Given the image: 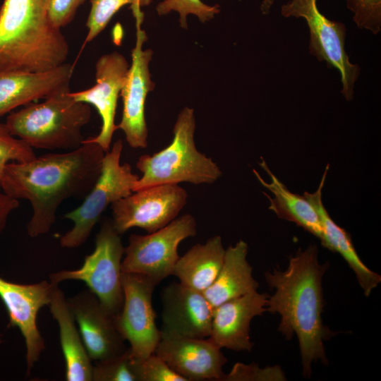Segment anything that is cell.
Masks as SVG:
<instances>
[{
	"label": "cell",
	"instance_id": "obj_33",
	"mask_svg": "<svg viewBox=\"0 0 381 381\" xmlns=\"http://www.w3.org/2000/svg\"><path fill=\"white\" fill-rule=\"evenodd\" d=\"M19 206L18 200L0 190V234L4 231L8 217Z\"/></svg>",
	"mask_w": 381,
	"mask_h": 381
},
{
	"label": "cell",
	"instance_id": "obj_30",
	"mask_svg": "<svg viewBox=\"0 0 381 381\" xmlns=\"http://www.w3.org/2000/svg\"><path fill=\"white\" fill-rule=\"evenodd\" d=\"M135 359L138 381H187L155 353Z\"/></svg>",
	"mask_w": 381,
	"mask_h": 381
},
{
	"label": "cell",
	"instance_id": "obj_6",
	"mask_svg": "<svg viewBox=\"0 0 381 381\" xmlns=\"http://www.w3.org/2000/svg\"><path fill=\"white\" fill-rule=\"evenodd\" d=\"M123 147L122 140L119 139L105 152L100 174L93 187L80 206L64 215L73 222V226L60 238L62 247L74 248L83 245L106 209L133 192L139 177L133 173L128 163L121 164Z\"/></svg>",
	"mask_w": 381,
	"mask_h": 381
},
{
	"label": "cell",
	"instance_id": "obj_12",
	"mask_svg": "<svg viewBox=\"0 0 381 381\" xmlns=\"http://www.w3.org/2000/svg\"><path fill=\"white\" fill-rule=\"evenodd\" d=\"M136 41L131 51V64L126 76L120 97L123 112L116 129L121 130L126 140L133 148L147 146V126L145 119V102L148 93L155 87L149 65L153 52L143 49L147 35L140 25H136Z\"/></svg>",
	"mask_w": 381,
	"mask_h": 381
},
{
	"label": "cell",
	"instance_id": "obj_4",
	"mask_svg": "<svg viewBox=\"0 0 381 381\" xmlns=\"http://www.w3.org/2000/svg\"><path fill=\"white\" fill-rule=\"evenodd\" d=\"M66 86L40 103H30L6 117L13 136L32 148L73 150L85 140L82 128L91 118L90 104L75 100Z\"/></svg>",
	"mask_w": 381,
	"mask_h": 381
},
{
	"label": "cell",
	"instance_id": "obj_2",
	"mask_svg": "<svg viewBox=\"0 0 381 381\" xmlns=\"http://www.w3.org/2000/svg\"><path fill=\"white\" fill-rule=\"evenodd\" d=\"M318 255L317 246L310 245L291 257L285 270L274 269L265 274L267 283L274 289L266 310L279 315L278 330L285 339L297 337L306 378L311 376L313 363L328 365L324 341L334 335L322 318V282L329 262L320 264Z\"/></svg>",
	"mask_w": 381,
	"mask_h": 381
},
{
	"label": "cell",
	"instance_id": "obj_29",
	"mask_svg": "<svg viewBox=\"0 0 381 381\" xmlns=\"http://www.w3.org/2000/svg\"><path fill=\"white\" fill-rule=\"evenodd\" d=\"M353 13V21L360 29L377 35L381 31V0H345Z\"/></svg>",
	"mask_w": 381,
	"mask_h": 381
},
{
	"label": "cell",
	"instance_id": "obj_31",
	"mask_svg": "<svg viewBox=\"0 0 381 381\" xmlns=\"http://www.w3.org/2000/svg\"><path fill=\"white\" fill-rule=\"evenodd\" d=\"M286 377L279 366L260 368L255 363L246 365L236 363L223 381L285 380Z\"/></svg>",
	"mask_w": 381,
	"mask_h": 381
},
{
	"label": "cell",
	"instance_id": "obj_8",
	"mask_svg": "<svg viewBox=\"0 0 381 381\" xmlns=\"http://www.w3.org/2000/svg\"><path fill=\"white\" fill-rule=\"evenodd\" d=\"M196 234L195 218L186 214L147 235L131 234L124 250L122 272L144 275L159 284L173 275L181 242Z\"/></svg>",
	"mask_w": 381,
	"mask_h": 381
},
{
	"label": "cell",
	"instance_id": "obj_16",
	"mask_svg": "<svg viewBox=\"0 0 381 381\" xmlns=\"http://www.w3.org/2000/svg\"><path fill=\"white\" fill-rule=\"evenodd\" d=\"M163 337L208 338L214 308L202 292L174 282L162 293Z\"/></svg>",
	"mask_w": 381,
	"mask_h": 381
},
{
	"label": "cell",
	"instance_id": "obj_9",
	"mask_svg": "<svg viewBox=\"0 0 381 381\" xmlns=\"http://www.w3.org/2000/svg\"><path fill=\"white\" fill-rule=\"evenodd\" d=\"M281 14L284 18H302L306 20L310 33V54L339 71L341 94L347 101L351 100L361 69L351 62L346 52L345 25L326 18L319 11L317 0H290L281 6Z\"/></svg>",
	"mask_w": 381,
	"mask_h": 381
},
{
	"label": "cell",
	"instance_id": "obj_28",
	"mask_svg": "<svg viewBox=\"0 0 381 381\" xmlns=\"http://www.w3.org/2000/svg\"><path fill=\"white\" fill-rule=\"evenodd\" d=\"M35 157L30 146L11 135L5 123H0V182L8 163L27 162Z\"/></svg>",
	"mask_w": 381,
	"mask_h": 381
},
{
	"label": "cell",
	"instance_id": "obj_18",
	"mask_svg": "<svg viewBox=\"0 0 381 381\" xmlns=\"http://www.w3.org/2000/svg\"><path fill=\"white\" fill-rule=\"evenodd\" d=\"M269 296L267 293L253 291L214 308L208 338L220 349L250 351L253 346L250 322L267 311Z\"/></svg>",
	"mask_w": 381,
	"mask_h": 381
},
{
	"label": "cell",
	"instance_id": "obj_13",
	"mask_svg": "<svg viewBox=\"0 0 381 381\" xmlns=\"http://www.w3.org/2000/svg\"><path fill=\"white\" fill-rule=\"evenodd\" d=\"M53 287L51 282L22 284L0 276V298L6 308L9 325L18 327L25 340L28 374L45 349L37 319L40 310L49 306Z\"/></svg>",
	"mask_w": 381,
	"mask_h": 381
},
{
	"label": "cell",
	"instance_id": "obj_17",
	"mask_svg": "<svg viewBox=\"0 0 381 381\" xmlns=\"http://www.w3.org/2000/svg\"><path fill=\"white\" fill-rule=\"evenodd\" d=\"M209 338L163 337L155 353L187 381L222 380L227 359Z\"/></svg>",
	"mask_w": 381,
	"mask_h": 381
},
{
	"label": "cell",
	"instance_id": "obj_35",
	"mask_svg": "<svg viewBox=\"0 0 381 381\" xmlns=\"http://www.w3.org/2000/svg\"><path fill=\"white\" fill-rule=\"evenodd\" d=\"M49 1H50V0H43L44 4H45V6H46V7H47V5H48Z\"/></svg>",
	"mask_w": 381,
	"mask_h": 381
},
{
	"label": "cell",
	"instance_id": "obj_26",
	"mask_svg": "<svg viewBox=\"0 0 381 381\" xmlns=\"http://www.w3.org/2000/svg\"><path fill=\"white\" fill-rule=\"evenodd\" d=\"M94 381H138L135 359L130 348L106 360L95 362L92 368Z\"/></svg>",
	"mask_w": 381,
	"mask_h": 381
},
{
	"label": "cell",
	"instance_id": "obj_24",
	"mask_svg": "<svg viewBox=\"0 0 381 381\" xmlns=\"http://www.w3.org/2000/svg\"><path fill=\"white\" fill-rule=\"evenodd\" d=\"M259 164L271 179L270 183L266 182L256 170H253L258 180L274 195L273 198H270L267 193H264L269 199L270 210L273 211L279 218L295 223L321 240L322 226L320 217L313 206L304 196L291 192L273 174L262 158Z\"/></svg>",
	"mask_w": 381,
	"mask_h": 381
},
{
	"label": "cell",
	"instance_id": "obj_10",
	"mask_svg": "<svg viewBox=\"0 0 381 381\" xmlns=\"http://www.w3.org/2000/svg\"><path fill=\"white\" fill-rule=\"evenodd\" d=\"M186 190L179 184H160L139 189L114 202L112 224L123 234L133 227L148 234L165 226L186 205Z\"/></svg>",
	"mask_w": 381,
	"mask_h": 381
},
{
	"label": "cell",
	"instance_id": "obj_34",
	"mask_svg": "<svg viewBox=\"0 0 381 381\" xmlns=\"http://www.w3.org/2000/svg\"><path fill=\"white\" fill-rule=\"evenodd\" d=\"M274 0H262L260 5V11L264 15L270 13Z\"/></svg>",
	"mask_w": 381,
	"mask_h": 381
},
{
	"label": "cell",
	"instance_id": "obj_19",
	"mask_svg": "<svg viewBox=\"0 0 381 381\" xmlns=\"http://www.w3.org/2000/svg\"><path fill=\"white\" fill-rule=\"evenodd\" d=\"M73 71L68 63L40 72L0 71V116L68 86Z\"/></svg>",
	"mask_w": 381,
	"mask_h": 381
},
{
	"label": "cell",
	"instance_id": "obj_5",
	"mask_svg": "<svg viewBox=\"0 0 381 381\" xmlns=\"http://www.w3.org/2000/svg\"><path fill=\"white\" fill-rule=\"evenodd\" d=\"M195 130L194 110L185 107L174 123L171 143L152 155L138 158L136 167L142 176L135 182L133 192L160 184H210L220 178L222 171L217 164L197 150Z\"/></svg>",
	"mask_w": 381,
	"mask_h": 381
},
{
	"label": "cell",
	"instance_id": "obj_20",
	"mask_svg": "<svg viewBox=\"0 0 381 381\" xmlns=\"http://www.w3.org/2000/svg\"><path fill=\"white\" fill-rule=\"evenodd\" d=\"M327 166L318 189L312 193L305 192L303 196L316 210L322 226L321 244L328 250L339 253L353 271L365 296L381 282V276L370 270L361 260L353 246L349 233L339 226L329 216L322 199V190L327 175Z\"/></svg>",
	"mask_w": 381,
	"mask_h": 381
},
{
	"label": "cell",
	"instance_id": "obj_25",
	"mask_svg": "<svg viewBox=\"0 0 381 381\" xmlns=\"http://www.w3.org/2000/svg\"><path fill=\"white\" fill-rule=\"evenodd\" d=\"M152 0H91V8L87 19V33L85 44L94 40L108 25L114 14L123 6L130 4L136 25H141L143 13L140 7L149 5Z\"/></svg>",
	"mask_w": 381,
	"mask_h": 381
},
{
	"label": "cell",
	"instance_id": "obj_36",
	"mask_svg": "<svg viewBox=\"0 0 381 381\" xmlns=\"http://www.w3.org/2000/svg\"><path fill=\"white\" fill-rule=\"evenodd\" d=\"M1 190V186H0V190Z\"/></svg>",
	"mask_w": 381,
	"mask_h": 381
},
{
	"label": "cell",
	"instance_id": "obj_22",
	"mask_svg": "<svg viewBox=\"0 0 381 381\" xmlns=\"http://www.w3.org/2000/svg\"><path fill=\"white\" fill-rule=\"evenodd\" d=\"M248 246L243 240L225 250L222 266L212 285L202 292L214 308L229 300L257 291L259 284L247 260Z\"/></svg>",
	"mask_w": 381,
	"mask_h": 381
},
{
	"label": "cell",
	"instance_id": "obj_11",
	"mask_svg": "<svg viewBox=\"0 0 381 381\" xmlns=\"http://www.w3.org/2000/svg\"><path fill=\"white\" fill-rule=\"evenodd\" d=\"M123 302L116 315L117 328L128 341L132 355L143 358L154 353L161 339V332L155 322L152 295L157 285L144 275L121 274Z\"/></svg>",
	"mask_w": 381,
	"mask_h": 381
},
{
	"label": "cell",
	"instance_id": "obj_27",
	"mask_svg": "<svg viewBox=\"0 0 381 381\" xmlns=\"http://www.w3.org/2000/svg\"><path fill=\"white\" fill-rule=\"evenodd\" d=\"M156 11L159 16H165L172 11L178 13L180 26L187 29L189 15L196 16L202 23L208 22L220 13V6L208 5L201 0H163L156 6Z\"/></svg>",
	"mask_w": 381,
	"mask_h": 381
},
{
	"label": "cell",
	"instance_id": "obj_21",
	"mask_svg": "<svg viewBox=\"0 0 381 381\" xmlns=\"http://www.w3.org/2000/svg\"><path fill=\"white\" fill-rule=\"evenodd\" d=\"M59 329V339L65 361V378L67 381L92 380V368L71 310L64 292L54 284L49 304Z\"/></svg>",
	"mask_w": 381,
	"mask_h": 381
},
{
	"label": "cell",
	"instance_id": "obj_3",
	"mask_svg": "<svg viewBox=\"0 0 381 381\" xmlns=\"http://www.w3.org/2000/svg\"><path fill=\"white\" fill-rule=\"evenodd\" d=\"M68 42L43 0H4L0 7V71H45L66 63Z\"/></svg>",
	"mask_w": 381,
	"mask_h": 381
},
{
	"label": "cell",
	"instance_id": "obj_14",
	"mask_svg": "<svg viewBox=\"0 0 381 381\" xmlns=\"http://www.w3.org/2000/svg\"><path fill=\"white\" fill-rule=\"evenodd\" d=\"M130 65L119 52L102 55L95 64L96 84L85 90L70 92L76 101L94 106L102 119L99 133L85 139L98 144L107 152L109 150L114 133L118 99L120 97Z\"/></svg>",
	"mask_w": 381,
	"mask_h": 381
},
{
	"label": "cell",
	"instance_id": "obj_7",
	"mask_svg": "<svg viewBox=\"0 0 381 381\" xmlns=\"http://www.w3.org/2000/svg\"><path fill=\"white\" fill-rule=\"evenodd\" d=\"M125 248L112 222L104 221L96 236L94 251L75 270H61L49 276L57 284L65 280L83 282L111 313L119 314L123 302L121 262Z\"/></svg>",
	"mask_w": 381,
	"mask_h": 381
},
{
	"label": "cell",
	"instance_id": "obj_1",
	"mask_svg": "<svg viewBox=\"0 0 381 381\" xmlns=\"http://www.w3.org/2000/svg\"><path fill=\"white\" fill-rule=\"evenodd\" d=\"M104 154L98 144L84 140L73 150L6 164L1 189L18 200L30 202L32 214L27 231L30 237L49 231L65 200L83 199L87 195L100 174Z\"/></svg>",
	"mask_w": 381,
	"mask_h": 381
},
{
	"label": "cell",
	"instance_id": "obj_23",
	"mask_svg": "<svg viewBox=\"0 0 381 381\" xmlns=\"http://www.w3.org/2000/svg\"><path fill=\"white\" fill-rule=\"evenodd\" d=\"M225 250L222 238L214 236L198 243L180 256L173 275L188 288L203 292L215 280L222 266Z\"/></svg>",
	"mask_w": 381,
	"mask_h": 381
},
{
	"label": "cell",
	"instance_id": "obj_32",
	"mask_svg": "<svg viewBox=\"0 0 381 381\" xmlns=\"http://www.w3.org/2000/svg\"><path fill=\"white\" fill-rule=\"evenodd\" d=\"M85 0H50L47 14L51 23L61 29L74 18L78 8Z\"/></svg>",
	"mask_w": 381,
	"mask_h": 381
},
{
	"label": "cell",
	"instance_id": "obj_15",
	"mask_svg": "<svg viewBox=\"0 0 381 381\" xmlns=\"http://www.w3.org/2000/svg\"><path fill=\"white\" fill-rule=\"evenodd\" d=\"M67 302L91 361L106 360L127 349L117 328L116 315L109 311L90 290L78 293Z\"/></svg>",
	"mask_w": 381,
	"mask_h": 381
}]
</instances>
